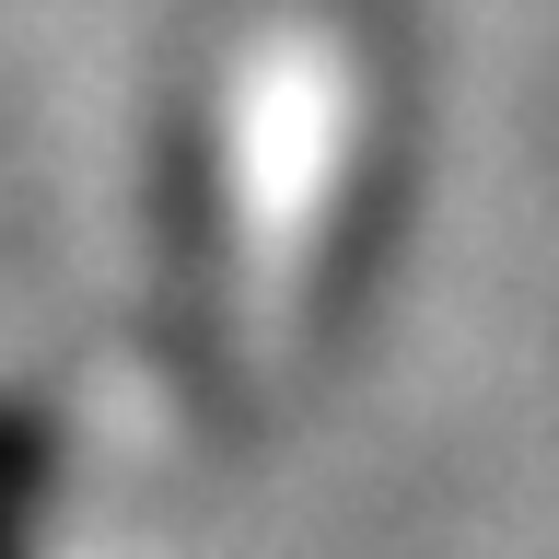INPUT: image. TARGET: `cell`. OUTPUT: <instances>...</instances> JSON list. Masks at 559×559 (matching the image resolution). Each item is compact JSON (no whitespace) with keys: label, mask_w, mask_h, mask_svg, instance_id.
I'll use <instances>...</instances> for the list:
<instances>
[{"label":"cell","mask_w":559,"mask_h":559,"mask_svg":"<svg viewBox=\"0 0 559 559\" xmlns=\"http://www.w3.org/2000/svg\"><path fill=\"white\" fill-rule=\"evenodd\" d=\"M47 513H59V419L35 396H0V559L47 548Z\"/></svg>","instance_id":"6da1fadb"}]
</instances>
